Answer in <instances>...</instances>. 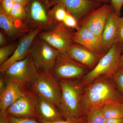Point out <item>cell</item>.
<instances>
[{"label":"cell","instance_id":"8d00e7d4","mask_svg":"<svg viewBox=\"0 0 123 123\" xmlns=\"http://www.w3.org/2000/svg\"><path fill=\"white\" fill-rule=\"evenodd\" d=\"M119 67L123 68V48L120 57L119 61Z\"/></svg>","mask_w":123,"mask_h":123},{"label":"cell","instance_id":"8992f818","mask_svg":"<svg viewBox=\"0 0 123 123\" xmlns=\"http://www.w3.org/2000/svg\"><path fill=\"white\" fill-rule=\"evenodd\" d=\"M30 53L38 70L51 73L60 53L37 36L31 46Z\"/></svg>","mask_w":123,"mask_h":123},{"label":"cell","instance_id":"f35d334b","mask_svg":"<svg viewBox=\"0 0 123 123\" xmlns=\"http://www.w3.org/2000/svg\"></svg>","mask_w":123,"mask_h":123},{"label":"cell","instance_id":"d6a6232c","mask_svg":"<svg viewBox=\"0 0 123 123\" xmlns=\"http://www.w3.org/2000/svg\"><path fill=\"white\" fill-rule=\"evenodd\" d=\"M0 123H11L5 111H0Z\"/></svg>","mask_w":123,"mask_h":123},{"label":"cell","instance_id":"836d02e7","mask_svg":"<svg viewBox=\"0 0 123 123\" xmlns=\"http://www.w3.org/2000/svg\"><path fill=\"white\" fill-rule=\"evenodd\" d=\"M5 33L2 31H0V47L5 46L7 43V38Z\"/></svg>","mask_w":123,"mask_h":123},{"label":"cell","instance_id":"d6986e66","mask_svg":"<svg viewBox=\"0 0 123 123\" xmlns=\"http://www.w3.org/2000/svg\"><path fill=\"white\" fill-rule=\"evenodd\" d=\"M39 97L36 107L37 119L40 122H54L65 119L53 104Z\"/></svg>","mask_w":123,"mask_h":123},{"label":"cell","instance_id":"e575fe53","mask_svg":"<svg viewBox=\"0 0 123 123\" xmlns=\"http://www.w3.org/2000/svg\"><path fill=\"white\" fill-rule=\"evenodd\" d=\"M105 123H123V118L106 119Z\"/></svg>","mask_w":123,"mask_h":123},{"label":"cell","instance_id":"603a6c76","mask_svg":"<svg viewBox=\"0 0 123 123\" xmlns=\"http://www.w3.org/2000/svg\"><path fill=\"white\" fill-rule=\"evenodd\" d=\"M9 16L14 20L26 22V14L25 6L21 4L15 3Z\"/></svg>","mask_w":123,"mask_h":123},{"label":"cell","instance_id":"5b68a950","mask_svg":"<svg viewBox=\"0 0 123 123\" xmlns=\"http://www.w3.org/2000/svg\"><path fill=\"white\" fill-rule=\"evenodd\" d=\"M30 89L38 96L53 104L57 108L59 107L61 87L59 80L51 73L38 70L37 77Z\"/></svg>","mask_w":123,"mask_h":123},{"label":"cell","instance_id":"f1b7e54d","mask_svg":"<svg viewBox=\"0 0 123 123\" xmlns=\"http://www.w3.org/2000/svg\"><path fill=\"white\" fill-rule=\"evenodd\" d=\"M8 116L11 123H43L38 120L36 118L18 119L9 116Z\"/></svg>","mask_w":123,"mask_h":123},{"label":"cell","instance_id":"8fae6325","mask_svg":"<svg viewBox=\"0 0 123 123\" xmlns=\"http://www.w3.org/2000/svg\"><path fill=\"white\" fill-rule=\"evenodd\" d=\"M111 4H104L90 12L79 22V26L89 30L101 38L108 18L113 12Z\"/></svg>","mask_w":123,"mask_h":123},{"label":"cell","instance_id":"6da1fadb","mask_svg":"<svg viewBox=\"0 0 123 123\" xmlns=\"http://www.w3.org/2000/svg\"><path fill=\"white\" fill-rule=\"evenodd\" d=\"M123 103V96L111 78L102 77L84 87L82 104L84 112L110 103Z\"/></svg>","mask_w":123,"mask_h":123},{"label":"cell","instance_id":"4dcf8cb0","mask_svg":"<svg viewBox=\"0 0 123 123\" xmlns=\"http://www.w3.org/2000/svg\"><path fill=\"white\" fill-rule=\"evenodd\" d=\"M113 11L118 16L120 17L121 11L123 6V0H110Z\"/></svg>","mask_w":123,"mask_h":123},{"label":"cell","instance_id":"484cf974","mask_svg":"<svg viewBox=\"0 0 123 123\" xmlns=\"http://www.w3.org/2000/svg\"><path fill=\"white\" fill-rule=\"evenodd\" d=\"M62 23L69 29H75L76 31L80 27L78 21L69 12Z\"/></svg>","mask_w":123,"mask_h":123},{"label":"cell","instance_id":"4316f807","mask_svg":"<svg viewBox=\"0 0 123 123\" xmlns=\"http://www.w3.org/2000/svg\"><path fill=\"white\" fill-rule=\"evenodd\" d=\"M15 3L13 0H0V8L6 14L9 15Z\"/></svg>","mask_w":123,"mask_h":123},{"label":"cell","instance_id":"ac0fdd59","mask_svg":"<svg viewBox=\"0 0 123 123\" xmlns=\"http://www.w3.org/2000/svg\"><path fill=\"white\" fill-rule=\"evenodd\" d=\"M119 17L113 11L106 22L101 38L102 47L105 53L117 43Z\"/></svg>","mask_w":123,"mask_h":123},{"label":"cell","instance_id":"7c38bea8","mask_svg":"<svg viewBox=\"0 0 123 123\" xmlns=\"http://www.w3.org/2000/svg\"><path fill=\"white\" fill-rule=\"evenodd\" d=\"M49 7L61 3L67 11L79 23L90 12L100 7L102 4L91 0H46Z\"/></svg>","mask_w":123,"mask_h":123},{"label":"cell","instance_id":"9c48e42d","mask_svg":"<svg viewBox=\"0 0 123 123\" xmlns=\"http://www.w3.org/2000/svg\"><path fill=\"white\" fill-rule=\"evenodd\" d=\"M39 97L30 89L26 90L23 94L5 112L9 116L18 119L36 118V107Z\"/></svg>","mask_w":123,"mask_h":123},{"label":"cell","instance_id":"7a4b0ae2","mask_svg":"<svg viewBox=\"0 0 123 123\" xmlns=\"http://www.w3.org/2000/svg\"><path fill=\"white\" fill-rule=\"evenodd\" d=\"M61 89L58 110L65 119L79 118L84 115L82 104L84 87L75 80H58Z\"/></svg>","mask_w":123,"mask_h":123},{"label":"cell","instance_id":"44dd1931","mask_svg":"<svg viewBox=\"0 0 123 123\" xmlns=\"http://www.w3.org/2000/svg\"><path fill=\"white\" fill-rule=\"evenodd\" d=\"M87 123H105L106 119L104 114L102 107L95 108L84 112Z\"/></svg>","mask_w":123,"mask_h":123},{"label":"cell","instance_id":"277c9868","mask_svg":"<svg viewBox=\"0 0 123 123\" xmlns=\"http://www.w3.org/2000/svg\"><path fill=\"white\" fill-rule=\"evenodd\" d=\"M38 72L30 52L24 59L10 65L3 74L9 79L19 83L25 89L28 90L35 80Z\"/></svg>","mask_w":123,"mask_h":123},{"label":"cell","instance_id":"ba28073f","mask_svg":"<svg viewBox=\"0 0 123 123\" xmlns=\"http://www.w3.org/2000/svg\"><path fill=\"white\" fill-rule=\"evenodd\" d=\"M84 65L75 61L68 54H59L52 74L57 80H78L89 72Z\"/></svg>","mask_w":123,"mask_h":123},{"label":"cell","instance_id":"30bf717a","mask_svg":"<svg viewBox=\"0 0 123 123\" xmlns=\"http://www.w3.org/2000/svg\"><path fill=\"white\" fill-rule=\"evenodd\" d=\"M72 34L62 23H58L51 30L38 34L39 37L52 46L60 54H68L74 42Z\"/></svg>","mask_w":123,"mask_h":123},{"label":"cell","instance_id":"9a60e30c","mask_svg":"<svg viewBox=\"0 0 123 123\" xmlns=\"http://www.w3.org/2000/svg\"><path fill=\"white\" fill-rule=\"evenodd\" d=\"M68 55L70 58L90 70L95 67L104 55L94 53L74 42L70 46Z\"/></svg>","mask_w":123,"mask_h":123},{"label":"cell","instance_id":"2e32d148","mask_svg":"<svg viewBox=\"0 0 123 123\" xmlns=\"http://www.w3.org/2000/svg\"><path fill=\"white\" fill-rule=\"evenodd\" d=\"M72 39L76 43L84 46L98 55H105L102 47L101 38L84 27L80 26L73 33Z\"/></svg>","mask_w":123,"mask_h":123},{"label":"cell","instance_id":"ffe728a7","mask_svg":"<svg viewBox=\"0 0 123 123\" xmlns=\"http://www.w3.org/2000/svg\"><path fill=\"white\" fill-rule=\"evenodd\" d=\"M102 108L106 119L123 118V103H108Z\"/></svg>","mask_w":123,"mask_h":123},{"label":"cell","instance_id":"1f68e13d","mask_svg":"<svg viewBox=\"0 0 123 123\" xmlns=\"http://www.w3.org/2000/svg\"><path fill=\"white\" fill-rule=\"evenodd\" d=\"M6 84V79L3 74L0 73V94L2 93L5 88Z\"/></svg>","mask_w":123,"mask_h":123},{"label":"cell","instance_id":"3957f363","mask_svg":"<svg viewBox=\"0 0 123 123\" xmlns=\"http://www.w3.org/2000/svg\"><path fill=\"white\" fill-rule=\"evenodd\" d=\"M123 48V43H116L102 56L95 67L82 78L79 81L80 85L84 87L100 77L111 78L119 68Z\"/></svg>","mask_w":123,"mask_h":123},{"label":"cell","instance_id":"5bb4252c","mask_svg":"<svg viewBox=\"0 0 123 123\" xmlns=\"http://www.w3.org/2000/svg\"><path fill=\"white\" fill-rule=\"evenodd\" d=\"M0 27L9 38L14 40L31 30L26 22L14 20L0 8Z\"/></svg>","mask_w":123,"mask_h":123},{"label":"cell","instance_id":"74e56055","mask_svg":"<svg viewBox=\"0 0 123 123\" xmlns=\"http://www.w3.org/2000/svg\"><path fill=\"white\" fill-rule=\"evenodd\" d=\"M99 3L102 4H111V1L110 0H91Z\"/></svg>","mask_w":123,"mask_h":123},{"label":"cell","instance_id":"52a82bcc","mask_svg":"<svg viewBox=\"0 0 123 123\" xmlns=\"http://www.w3.org/2000/svg\"><path fill=\"white\" fill-rule=\"evenodd\" d=\"M26 22L35 27H40L45 31L51 30L55 25L52 19L50 7L45 0H28L25 6Z\"/></svg>","mask_w":123,"mask_h":123},{"label":"cell","instance_id":"e0dca14e","mask_svg":"<svg viewBox=\"0 0 123 123\" xmlns=\"http://www.w3.org/2000/svg\"><path fill=\"white\" fill-rule=\"evenodd\" d=\"M6 78L5 88L0 94V110L1 111H5L9 107L23 94L26 90L19 83Z\"/></svg>","mask_w":123,"mask_h":123},{"label":"cell","instance_id":"d590c367","mask_svg":"<svg viewBox=\"0 0 123 123\" xmlns=\"http://www.w3.org/2000/svg\"><path fill=\"white\" fill-rule=\"evenodd\" d=\"M15 3H19L25 6L27 4L28 0H13Z\"/></svg>","mask_w":123,"mask_h":123},{"label":"cell","instance_id":"4fadbf2b","mask_svg":"<svg viewBox=\"0 0 123 123\" xmlns=\"http://www.w3.org/2000/svg\"><path fill=\"white\" fill-rule=\"evenodd\" d=\"M42 29L35 27L31 29L18 43L17 47L11 56L0 66V73L4 74L10 65L24 59L30 52L31 48L35 38Z\"/></svg>","mask_w":123,"mask_h":123},{"label":"cell","instance_id":"7402d4cb","mask_svg":"<svg viewBox=\"0 0 123 123\" xmlns=\"http://www.w3.org/2000/svg\"><path fill=\"white\" fill-rule=\"evenodd\" d=\"M52 19L55 23H62L65 19L69 12L63 5L59 3L52 7L49 11Z\"/></svg>","mask_w":123,"mask_h":123},{"label":"cell","instance_id":"83f0119b","mask_svg":"<svg viewBox=\"0 0 123 123\" xmlns=\"http://www.w3.org/2000/svg\"><path fill=\"white\" fill-rule=\"evenodd\" d=\"M41 122L43 123H87L85 116L84 115L79 118H70L56 122Z\"/></svg>","mask_w":123,"mask_h":123},{"label":"cell","instance_id":"cb8c5ba5","mask_svg":"<svg viewBox=\"0 0 123 123\" xmlns=\"http://www.w3.org/2000/svg\"><path fill=\"white\" fill-rule=\"evenodd\" d=\"M18 45V43H12L0 47V65L4 63L13 54Z\"/></svg>","mask_w":123,"mask_h":123},{"label":"cell","instance_id":"d4e9b609","mask_svg":"<svg viewBox=\"0 0 123 123\" xmlns=\"http://www.w3.org/2000/svg\"><path fill=\"white\" fill-rule=\"evenodd\" d=\"M111 79L114 82L119 91L123 96V68L119 67Z\"/></svg>","mask_w":123,"mask_h":123},{"label":"cell","instance_id":"f546056e","mask_svg":"<svg viewBox=\"0 0 123 123\" xmlns=\"http://www.w3.org/2000/svg\"><path fill=\"white\" fill-rule=\"evenodd\" d=\"M117 43H123V17H119Z\"/></svg>","mask_w":123,"mask_h":123}]
</instances>
